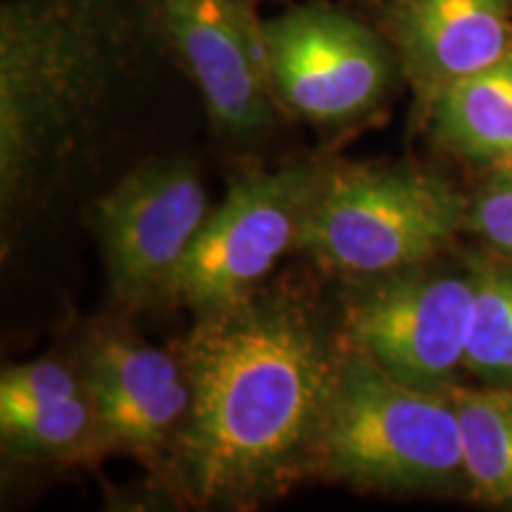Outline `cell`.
I'll use <instances>...</instances> for the list:
<instances>
[{
  "instance_id": "e0dca14e",
  "label": "cell",
  "mask_w": 512,
  "mask_h": 512,
  "mask_svg": "<svg viewBox=\"0 0 512 512\" xmlns=\"http://www.w3.org/2000/svg\"><path fill=\"white\" fill-rule=\"evenodd\" d=\"M491 171H496V174H503V176L512 178V150H510L508 155H505V157L501 159V162H498Z\"/></svg>"
},
{
  "instance_id": "8fae6325",
  "label": "cell",
  "mask_w": 512,
  "mask_h": 512,
  "mask_svg": "<svg viewBox=\"0 0 512 512\" xmlns=\"http://www.w3.org/2000/svg\"><path fill=\"white\" fill-rule=\"evenodd\" d=\"M384 34L420 112L512 48V0H387Z\"/></svg>"
},
{
  "instance_id": "8992f818",
  "label": "cell",
  "mask_w": 512,
  "mask_h": 512,
  "mask_svg": "<svg viewBox=\"0 0 512 512\" xmlns=\"http://www.w3.org/2000/svg\"><path fill=\"white\" fill-rule=\"evenodd\" d=\"M275 98L311 124H349L375 112L401 74L384 31L328 3H306L261 22Z\"/></svg>"
},
{
  "instance_id": "5bb4252c",
  "label": "cell",
  "mask_w": 512,
  "mask_h": 512,
  "mask_svg": "<svg viewBox=\"0 0 512 512\" xmlns=\"http://www.w3.org/2000/svg\"><path fill=\"white\" fill-rule=\"evenodd\" d=\"M456 403L467 496L491 508L512 510V387H458Z\"/></svg>"
},
{
  "instance_id": "52a82bcc",
  "label": "cell",
  "mask_w": 512,
  "mask_h": 512,
  "mask_svg": "<svg viewBox=\"0 0 512 512\" xmlns=\"http://www.w3.org/2000/svg\"><path fill=\"white\" fill-rule=\"evenodd\" d=\"M320 174L311 166L256 171L230 185L171 278L166 297L197 316L247 297L299 247Z\"/></svg>"
},
{
  "instance_id": "7a4b0ae2",
  "label": "cell",
  "mask_w": 512,
  "mask_h": 512,
  "mask_svg": "<svg viewBox=\"0 0 512 512\" xmlns=\"http://www.w3.org/2000/svg\"><path fill=\"white\" fill-rule=\"evenodd\" d=\"M136 48L133 0H8L0 10V200L27 214L86 152Z\"/></svg>"
},
{
  "instance_id": "ba28073f",
  "label": "cell",
  "mask_w": 512,
  "mask_h": 512,
  "mask_svg": "<svg viewBox=\"0 0 512 512\" xmlns=\"http://www.w3.org/2000/svg\"><path fill=\"white\" fill-rule=\"evenodd\" d=\"M207 216V188L190 159H152L128 171L91 214L114 297L124 304L166 297Z\"/></svg>"
},
{
  "instance_id": "5b68a950",
  "label": "cell",
  "mask_w": 512,
  "mask_h": 512,
  "mask_svg": "<svg viewBox=\"0 0 512 512\" xmlns=\"http://www.w3.org/2000/svg\"><path fill=\"white\" fill-rule=\"evenodd\" d=\"M475 278L470 264H422L358 278L342 313V339L384 373L420 389H448L465 370Z\"/></svg>"
},
{
  "instance_id": "9a60e30c",
  "label": "cell",
  "mask_w": 512,
  "mask_h": 512,
  "mask_svg": "<svg viewBox=\"0 0 512 512\" xmlns=\"http://www.w3.org/2000/svg\"><path fill=\"white\" fill-rule=\"evenodd\" d=\"M475 278L465 370L482 384L512 387V264L501 256L467 254Z\"/></svg>"
},
{
  "instance_id": "9c48e42d",
  "label": "cell",
  "mask_w": 512,
  "mask_h": 512,
  "mask_svg": "<svg viewBox=\"0 0 512 512\" xmlns=\"http://www.w3.org/2000/svg\"><path fill=\"white\" fill-rule=\"evenodd\" d=\"M150 10L216 131L249 138L271 126L278 98L252 0H150Z\"/></svg>"
},
{
  "instance_id": "30bf717a",
  "label": "cell",
  "mask_w": 512,
  "mask_h": 512,
  "mask_svg": "<svg viewBox=\"0 0 512 512\" xmlns=\"http://www.w3.org/2000/svg\"><path fill=\"white\" fill-rule=\"evenodd\" d=\"M81 380L98 418L102 448H119L140 460L171 453L192 399L181 356L110 332L83 351Z\"/></svg>"
},
{
  "instance_id": "3957f363",
  "label": "cell",
  "mask_w": 512,
  "mask_h": 512,
  "mask_svg": "<svg viewBox=\"0 0 512 512\" xmlns=\"http://www.w3.org/2000/svg\"><path fill=\"white\" fill-rule=\"evenodd\" d=\"M309 477L401 494H467L451 389H420L344 344Z\"/></svg>"
},
{
  "instance_id": "2e32d148",
  "label": "cell",
  "mask_w": 512,
  "mask_h": 512,
  "mask_svg": "<svg viewBox=\"0 0 512 512\" xmlns=\"http://www.w3.org/2000/svg\"><path fill=\"white\" fill-rule=\"evenodd\" d=\"M467 230L512 264V178L491 171L489 181L470 197Z\"/></svg>"
},
{
  "instance_id": "6da1fadb",
  "label": "cell",
  "mask_w": 512,
  "mask_h": 512,
  "mask_svg": "<svg viewBox=\"0 0 512 512\" xmlns=\"http://www.w3.org/2000/svg\"><path fill=\"white\" fill-rule=\"evenodd\" d=\"M344 339L306 299L261 292L197 316L181 358L192 389L171 463L202 508H245L309 477Z\"/></svg>"
},
{
  "instance_id": "4fadbf2b",
  "label": "cell",
  "mask_w": 512,
  "mask_h": 512,
  "mask_svg": "<svg viewBox=\"0 0 512 512\" xmlns=\"http://www.w3.org/2000/svg\"><path fill=\"white\" fill-rule=\"evenodd\" d=\"M425 119L444 150L494 169L512 150V48L446 88Z\"/></svg>"
},
{
  "instance_id": "7c38bea8",
  "label": "cell",
  "mask_w": 512,
  "mask_h": 512,
  "mask_svg": "<svg viewBox=\"0 0 512 512\" xmlns=\"http://www.w3.org/2000/svg\"><path fill=\"white\" fill-rule=\"evenodd\" d=\"M0 437L5 451L27 460H76L102 448L81 375L55 358L3 370Z\"/></svg>"
},
{
  "instance_id": "277c9868",
  "label": "cell",
  "mask_w": 512,
  "mask_h": 512,
  "mask_svg": "<svg viewBox=\"0 0 512 512\" xmlns=\"http://www.w3.org/2000/svg\"><path fill=\"white\" fill-rule=\"evenodd\" d=\"M470 197L413 166L320 174L299 249L328 271L375 278L430 264L467 230Z\"/></svg>"
}]
</instances>
